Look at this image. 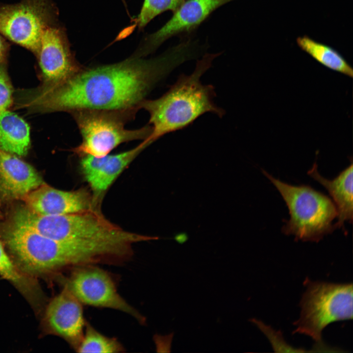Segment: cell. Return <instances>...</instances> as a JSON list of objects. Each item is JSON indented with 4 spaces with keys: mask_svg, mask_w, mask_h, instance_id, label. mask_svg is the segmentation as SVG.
<instances>
[{
    "mask_svg": "<svg viewBox=\"0 0 353 353\" xmlns=\"http://www.w3.org/2000/svg\"><path fill=\"white\" fill-rule=\"evenodd\" d=\"M298 46L319 63L332 70L352 77L353 70L346 59L332 48L303 36L297 39Z\"/></svg>",
    "mask_w": 353,
    "mask_h": 353,
    "instance_id": "ac0fdd59",
    "label": "cell"
},
{
    "mask_svg": "<svg viewBox=\"0 0 353 353\" xmlns=\"http://www.w3.org/2000/svg\"><path fill=\"white\" fill-rule=\"evenodd\" d=\"M64 287L82 305L118 310L129 314L140 324H146V317L118 293L112 277L95 265L73 268Z\"/></svg>",
    "mask_w": 353,
    "mask_h": 353,
    "instance_id": "9c48e42d",
    "label": "cell"
},
{
    "mask_svg": "<svg viewBox=\"0 0 353 353\" xmlns=\"http://www.w3.org/2000/svg\"><path fill=\"white\" fill-rule=\"evenodd\" d=\"M262 173L281 194L289 210L282 232L293 235L295 240L318 242L335 229L332 221L337 211L332 200L308 185L294 186L274 178L266 171Z\"/></svg>",
    "mask_w": 353,
    "mask_h": 353,
    "instance_id": "5b68a950",
    "label": "cell"
},
{
    "mask_svg": "<svg viewBox=\"0 0 353 353\" xmlns=\"http://www.w3.org/2000/svg\"><path fill=\"white\" fill-rule=\"evenodd\" d=\"M233 0H185L171 18L142 41L133 55L144 57L175 36L188 34L215 10Z\"/></svg>",
    "mask_w": 353,
    "mask_h": 353,
    "instance_id": "30bf717a",
    "label": "cell"
},
{
    "mask_svg": "<svg viewBox=\"0 0 353 353\" xmlns=\"http://www.w3.org/2000/svg\"><path fill=\"white\" fill-rule=\"evenodd\" d=\"M30 146L28 124L15 113L0 111V148L18 155L26 154Z\"/></svg>",
    "mask_w": 353,
    "mask_h": 353,
    "instance_id": "e0dca14e",
    "label": "cell"
},
{
    "mask_svg": "<svg viewBox=\"0 0 353 353\" xmlns=\"http://www.w3.org/2000/svg\"><path fill=\"white\" fill-rule=\"evenodd\" d=\"M299 319L293 333L309 336L321 344L322 333L329 324L353 319L352 283L312 281L306 278Z\"/></svg>",
    "mask_w": 353,
    "mask_h": 353,
    "instance_id": "52a82bcc",
    "label": "cell"
},
{
    "mask_svg": "<svg viewBox=\"0 0 353 353\" xmlns=\"http://www.w3.org/2000/svg\"><path fill=\"white\" fill-rule=\"evenodd\" d=\"M318 165L315 162L308 170L307 174L322 185L332 197L337 211V222L334 224L335 229L340 228L346 234L345 222H353V163L341 172L332 180L322 176L318 171Z\"/></svg>",
    "mask_w": 353,
    "mask_h": 353,
    "instance_id": "2e32d148",
    "label": "cell"
},
{
    "mask_svg": "<svg viewBox=\"0 0 353 353\" xmlns=\"http://www.w3.org/2000/svg\"><path fill=\"white\" fill-rule=\"evenodd\" d=\"M12 102V89L8 78L0 67V111L6 110Z\"/></svg>",
    "mask_w": 353,
    "mask_h": 353,
    "instance_id": "603a6c76",
    "label": "cell"
},
{
    "mask_svg": "<svg viewBox=\"0 0 353 353\" xmlns=\"http://www.w3.org/2000/svg\"><path fill=\"white\" fill-rule=\"evenodd\" d=\"M221 53H205L197 61L191 74L180 75L160 97L145 99L140 103V109L149 114L148 124L152 128L145 142L151 145L164 135L187 127L206 113L223 117L225 110L214 101V86L201 81L202 77Z\"/></svg>",
    "mask_w": 353,
    "mask_h": 353,
    "instance_id": "7a4b0ae2",
    "label": "cell"
},
{
    "mask_svg": "<svg viewBox=\"0 0 353 353\" xmlns=\"http://www.w3.org/2000/svg\"><path fill=\"white\" fill-rule=\"evenodd\" d=\"M13 224L58 241L133 245L158 239V237L124 230L106 219L99 208L64 215H43L24 207L15 212Z\"/></svg>",
    "mask_w": 353,
    "mask_h": 353,
    "instance_id": "277c9868",
    "label": "cell"
},
{
    "mask_svg": "<svg viewBox=\"0 0 353 353\" xmlns=\"http://www.w3.org/2000/svg\"><path fill=\"white\" fill-rule=\"evenodd\" d=\"M8 45L0 33V63L5 58L7 50Z\"/></svg>",
    "mask_w": 353,
    "mask_h": 353,
    "instance_id": "d4e9b609",
    "label": "cell"
},
{
    "mask_svg": "<svg viewBox=\"0 0 353 353\" xmlns=\"http://www.w3.org/2000/svg\"><path fill=\"white\" fill-rule=\"evenodd\" d=\"M175 239L179 244H183L188 239V236L185 233H181L176 235Z\"/></svg>",
    "mask_w": 353,
    "mask_h": 353,
    "instance_id": "484cf974",
    "label": "cell"
},
{
    "mask_svg": "<svg viewBox=\"0 0 353 353\" xmlns=\"http://www.w3.org/2000/svg\"><path fill=\"white\" fill-rule=\"evenodd\" d=\"M185 0H144L140 12L135 19V25L139 29L143 28L156 16L162 13L175 12Z\"/></svg>",
    "mask_w": 353,
    "mask_h": 353,
    "instance_id": "44dd1931",
    "label": "cell"
},
{
    "mask_svg": "<svg viewBox=\"0 0 353 353\" xmlns=\"http://www.w3.org/2000/svg\"><path fill=\"white\" fill-rule=\"evenodd\" d=\"M45 184L31 165L0 149V195L11 200L23 199Z\"/></svg>",
    "mask_w": 353,
    "mask_h": 353,
    "instance_id": "9a60e30c",
    "label": "cell"
},
{
    "mask_svg": "<svg viewBox=\"0 0 353 353\" xmlns=\"http://www.w3.org/2000/svg\"><path fill=\"white\" fill-rule=\"evenodd\" d=\"M174 332L164 336L157 334L153 336V339L156 345V352L170 353Z\"/></svg>",
    "mask_w": 353,
    "mask_h": 353,
    "instance_id": "cb8c5ba5",
    "label": "cell"
},
{
    "mask_svg": "<svg viewBox=\"0 0 353 353\" xmlns=\"http://www.w3.org/2000/svg\"><path fill=\"white\" fill-rule=\"evenodd\" d=\"M5 240L16 264L28 275L106 264L111 256V248L107 244L56 240L13 225Z\"/></svg>",
    "mask_w": 353,
    "mask_h": 353,
    "instance_id": "3957f363",
    "label": "cell"
},
{
    "mask_svg": "<svg viewBox=\"0 0 353 353\" xmlns=\"http://www.w3.org/2000/svg\"><path fill=\"white\" fill-rule=\"evenodd\" d=\"M192 57L190 47L181 42L154 58L132 55L118 63L84 67L66 81L50 86L37 102L51 111L139 110L158 82Z\"/></svg>",
    "mask_w": 353,
    "mask_h": 353,
    "instance_id": "6da1fadb",
    "label": "cell"
},
{
    "mask_svg": "<svg viewBox=\"0 0 353 353\" xmlns=\"http://www.w3.org/2000/svg\"><path fill=\"white\" fill-rule=\"evenodd\" d=\"M58 12L52 0H21L0 6V33L36 53L45 29L57 23Z\"/></svg>",
    "mask_w": 353,
    "mask_h": 353,
    "instance_id": "ba28073f",
    "label": "cell"
},
{
    "mask_svg": "<svg viewBox=\"0 0 353 353\" xmlns=\"http://www.w3.org/2000/svg\"><path fill=\"white\" fill-rule=\"evenodd\" d=\"M149 146L143 141L134 148L119 153L81 157L80 169L92 190L96 205L99 206L105 191L123 170Z\"/></svg>",
    "mask_w": 353,
    "mask_h": 353,
    "instance_id": "7c38bea8",
    "label": "cell"
},
{
    "mask_svg": "<svg viewBox=\"0 0 353 353\" xmlns=\"http://www.w3.org/2000/svg\"><path fill=\"white\" fill-rule=\"evenodd\" d=\"M28 275L9 257L0 242V276L11 282L32 303L36 304L41 299V290Z\"/></svg>",
    "mask_w": 353,
    "mask_h": 353,
    "instance_id": "d6986e66",
    "label": "cell"
},
{
    "mask_svg": "<svg viewBox=\"0 0 353 353\" xmlns=\"http://www.w3.org/2000/svg\"><path fill=\"white\" fill-rule=\"evenodd\" d=\"M122 0L123 2L124 3V4L125 5L126 4L125 0Z\"/></svg>",
    "mask_w": 353,
    "mask_h": 353,
    "instance_id": "4316f807",
    "label": "cell"
},
{
    "mask_svg": "<svg viewBox=\"0 0 353 353\" xmlns=\"http://www.w3.org/2000/svg\"><path fill=\"white\" fill-rule=\"evenodd\" d=\"M36 54L50 86L66 81L84 68L71 52L64 28L57 23L45 29Z\"/></svg>",
    "mask_w": 353,
    "mask_h": 353,
    "instance_id": "8fae6325",
    "label": "cell"
},
{
    "mask_svg": "<svg viewBox=\"0 0 353 353\" xmlns=\"http://www.w3.org/2000/svg\"><path fill=\"white\" fill-rule=\"evenodd\" d=\"M251 321L255 324L260 330L266 334L271 342L274 349L278 350V349H285V352L287 351V350H289V352H301L297 349H294V348L287 345L283 340L281 334L279 333L278 332H276L270 327L266 326L261 321L255 319H252Z\"/></svg>",
    "mask_w": 353,
    "mask_h": 353,
    "instance_id": "7402d4cb",
    "label": "cell"
},
{
    "mask_svg": "<svg viewBox=\"0 0 353 353\" xmlns=\"http://www.w3.org/2000/svg\"><path fill=\"white\" fill-rule=\"evenodd\" d=\"M46 320L50 331L64 339L76 351L83 337L86 322L82 304L65 287L47 306Z\"/></svg>",
    "mask_w": 353,
    "mask_h": 353,
    "instance_id": "4fadbf2b",
    "label": "cell"
},
{
    "mask_svg": "<svg viewBox=\"0 0 353 353\" xmlns=\"http://www.w3.org/2000/svg\"><path fill=\"white\" fill-rule=\"evenodd\" d=\"M124 351V347L117 339L103 335L86 322L83 337L76 352L115 353Z\"/></svg>",
    "mask_w": 353,
    "mask_h": 353,
    "instance_id": "ffe728a7",
    "label": "cell"
},
{
    "mask_svg": "<svg viewBox=\"0 0 353 353\" xmlns=\"http://www.w3.org/2000/svg\"><path fill=\"white\" fill-rule=\"evenodd\" d=\"M26 207L43 215H60L99 208L92 194L84 189L67 191L44 184L23 198Z\"/></svg>",
    "mask_w": 353,
    "mask_h": 353,
    "instance_id": "5bb4252c",
    "label": "cell"
},
{
    "mask_svg": "<svg viewBox=\"0 0 353 353\" xmlns=\"http://www.w3.org/2000/svg\"><path fill=\"white\" fill-rule=\"evenodd\" d=\"M137 110L80 109L71 112L82 137L73 152L80 157H101L123 143L145 140L151 132L150 125L133 130L125 127Z\"/></svg>",
    "mask_w": 353,
    "mask_h": 353,
    "instance_id": "8992f818",
    "label": "cell"
}]
</instances>
